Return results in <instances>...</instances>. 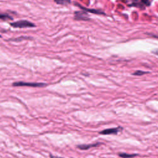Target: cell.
Returning a JSON list of instances; mask_svg holds the SVG:
<instances>
[{"instance_id": "obj_1", "label": "cell", "mask_w": 158, "mask_h": 158, "mask_svg": "<svg viewBox=\"0 0 158 158\" xmlns=\"http://www.w3.org/2000/svg\"><path fill=\"white\" fill-rule=\"evenodd\" d=\"M14 86H30L34 88H42L47 85L44 83H33V82H25V81H17L12 83Z\"/></svg>"}, {"instance_id": "obj_2", "label": "cell", "mask_w": 158, "mask_h": 158, "mask_svg": "<svg viewBox=\"0 0 158 158\" xmlns=\"http://www.w3.org/2000/svg\"><path fill=\"white\" fill-rule=\"evenodd\" d=\"M10 25L14 28H30V27H35V25L34 23L26 20L14 22L10 23Z\"/></svg>"}, {"instance_id": "obj_3", "label": "cell", "mask_w": 158, "mask_h": 158, "mask_svg": "<svg viewBox=\"0 0 158 158\" xmlns=\"http://www.w3.org/2000/svg\"><path fill=\"white\" fill-rule=\"evenodd\" d=\"M123 130V128L121 127H118L116 128H107L101 131H99V133L104 135H116L118 132L121 131Z\"/></svg>"}, {"instance_id": "obj_4", "label": "cell", "mask_w": 158, "mask_h": 158, "mask_svg": "<svg viewBox=\"0 0 158 158\" xmlns=\"http://www.w3.org/2000/svg\"><path fill=\"white\" fill-rule=\"evenodd\" d=\"M100 144H101L100 143H93V144H81V145H78L77 148L81 150H87V149H89V148L98 146Z\"/></svg>"}, {"instance_id": "obj_5", "label": "cell", "mask_w": 158, "mask_h": 158, "mask_svg": "<svg viewBox=\"0 0 158 158\" xmlns=\"http://www.w3.org/2000/svg\"><path fill=\"white\" fill-rule=\"evenodd\" d=\"M78 6L80 7V9H83V10H85V11H87V12H91V13H93V14H105V13L100 10H96V9H87V8H85V7H83L82 6H80L78 4Z\"/></svg>"}, {"instance_id": "obj_6", "label": "cell", "mask_w": 158, "mask_h": 158, "mask_svg": "<svg viewBox=\"0 0 158 158\" xmlns=\"http://www.w3.org/2000/svg\"><path fill=\"white\" fill-rule=\"evenodd\" d=\"M86 14H84L83 12H75V19H77V20H86L88 19L86 16Z\"/></svg>"}, {"instance_id": "obj_7", "label": "cell", "mask_w": 158, "mask_h": 158, "mask_svg": "<svg viewBox=\"0 0 158 158\" xmlns=\"http://www.w3.org/2000/svg\"><path fill=\"white\" fill-rule=\"evenodd\" d=\"M119 157H122V158H132L136 156H138V154H127V153H119L118 154Z\"/></svg>"}, {"instance_id": "obj_8", "label": "cell", "mask_w": 158, "mask_h": 158, "mask_svg": "<svg viewBox=\"0 0 158 158\" xmlns=\"http://www.w3.org/2000/svg\"><path fill=\"white\" fill-rule=\"evenodd\" d=\"M56 3L60 5H67L70 3L71 0H54Z\"/></svg>"}, {"instance_id": "obj_9", "label": "cell", "mask_w": 158, "mask_h": 158, "mask_svg": "<svg viewBox=\"0 0 158 158\" xmlns=\"http://www.w3.org/2000/svg\"><path fill=\"white\" fill-rule=\"evenodd\" d=\"M0 19L3 20H10V19L12 20V18L7 14H0Z\"/></svg>"}, {"instance_id": "obj_10", "label": "cell", "mask_w": 158, "mask_h": 158, "mask_svg": "<svg viewBox=\"0 0 158 158\" xmlns=\"http://www.w3.org/2000/svg\"><path fill=\"white\" fill-rule=\"evenodd\" d=\"M149 72H144V71H142V70H137L135 72H134L133 73V75H137V76H140V75H144L146 73H149Z\"/></svg>"}, {"instance_id": "obj_11", "label": "cell", "mask_w": 158, "mask_h": 158, "mask_svg": "<svg viewBox=\"0 0 158 158\" xmlns=\"http://www.w3.org/2000/svg\"><path fill=\"white\" fill-rule=\"evenodd\" d=\"M148 35L151 36V37H153V38H155L156 39H158V34H154V33H147Z\"/></svg>"}, {"instance_id": "obj_12", "label": "cell", "mask_w": 158, "mask_h": 158, "mask_svg": "<svg viewBox=\"0 0 158 158\" xmlns=\"http://www.w3.org/2000/svg\"><path fill=\"white\" fill-rule=\"evenodd\" d=\"M141 1L146 6H149L150 4V1L149 0H141Z\"/></svg>"}, {"instance_id": "obj_13", "label": "cell", "mask_w": 158, "mask_h": 158, "mask_svg": "<svg viewBox=\"0 0 158 158\" xmlns=\"http://www.w3.org/2000/svg\"><path fill=\"white\" fill-rule=\"evenodd\" d=\"M152 52L153 54H154L158 56V49H156L153 50V51H152Z\"/></svg>"}, {"instance_id": "obj_14", "label": "cell", "mask_w": 158, "mask_h": 158, "mask_svg": "<svg viewBox=\"0 0 158 158\" xmlns=\"http://www.w3.org/2000/svg\"><path fill=\"white\" fill-rule=\"evenodd\" d=\"M49 157L50 158H64V157H59V156H53V155H51V154L49 155Z\"/></svg>"}, {"instance_id": "obj_15", "label": "cell", "mask_w": 158, "mask_h": 158, "mask_svg": "<svg viewBox=\"0 0 158 158\" xmlns=\"http://www.w3.org/2000/svg\"><path fill=\"white\" fill-rule=\"evenodd\" d=\"M0 37H1V35H0Z\"/></svg>"}, {"instance_id": "obj_16", "label": "cell", "mask_w": 158, "mask_h": 158, "mask_svg": "<svg viewBox=\"0 0 158 158\" xmlns=\"http://www.w3.org/2000/svg\"><path fill=\"white\" fill-rule=\"evenodd\" d=\"M135 1H136V0H135Z\"/></svg>"}]
</instances>
